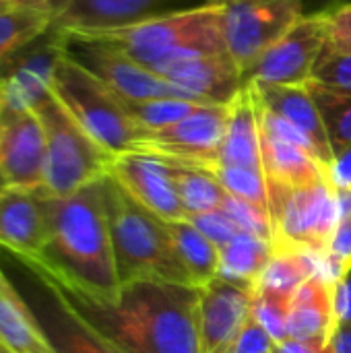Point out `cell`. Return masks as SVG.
I'll return each mask as SVG.
<instances>
[{"label": "cell", "mask_w": 351, "mask_h": 353, "mask_svg": "<svg viewBox=\"0 0 351 353\" xmlns=\"http://www.w3.org/2000/svg\"><path fill=\"white\" fill-rule=\"evenodd\" d=\"M54 281L68 304L124 352L201 353V288L166 281H132L120 285L114 300H95L66 288L56 277Z\"/></svg>", "instance_id": "6da1fadb"}, {"label": "cell", "mask_w": 351, "mask_h": 353, "mask_svg": "<svg viewBox=\"0 0 351 353\" xmlns=\"http://www.w3.org/2000/svg\"><path fill=\"white\" fill-rule=\"evenodd\" d=\"M103 178L66 196L46 192V232L33 261L79 294L114 300L120 281L108 228Z\"/></svg>", "instance_id": "7a4b0ae2"}, {"label": "cell", "mask_w": 351, "mask_h": 353, "mask_svg": "<svg viewBox=\"0 0 351 353\" xmlns=\"http://www.w3.org/2000/svg\"><path fill=\"white\" fill-rule=\"evenodd\" d=\"M103 194L120 285L166 281L197 288L166 230V221L139 205L110 174L103 178Z\"/></svg>", "instance_id": "3957f363"}, {"label": "cell", "mask_w": 351, "mask_h": 353, "mask_svg": "<svg viewBox=\"0 0 351 353\" xmlns=\"http://www.w3.org/2000/svg\"><path fill=\"white\" fill-rule=\"evenodd\" d=\"M72 35H89L108 41L159 77L186 60L228 52L221 33L219 0H207L122 29Z\"/></svg>", "instance_id": "277c9868"}, {"label": "cell", "mask_w": 351, "mask_h": 353, "mask_svg": "<svg viewBox=\"0 0 351 353\" xmlns=\"http://www.w3.org/2000/svg\"><path fill=\"white\" fill-rule=\"evenodd\" d=\"M0 267L17 288L54 353H128L93 329L62 296L54 277L31 256L0 246Z\"/></svg>", "instance_id": "5b68a950"}, {"label": "cell", "mask_w": 351, "mask_h": 353, "mask_svg": "<svg viewBox=\"0 0 351 353\" xmlns=\"http://www.w3.org/2000/svg\"><path fill=\"white\" fill-rule=\"evenodd\" d=\"M52 95L112 155L134 151L145 137L122 99L66 54L56 66Z\"/></svg>", "instance_id": "8992f818"}, {"label": "cell", "mask_w": 351, "mask_h": 353, "mask_svg": "<svg viewBox=\"0 0 351 353\" xmlns=\"http://www.w3.org/2000/svg\"><path fill=\"white\" fill-rule=\"evenodd\" d=\"M46 134L43 190L52 196L72 194L110 174L112 155L50 93L35 105Z\"/></svg>", "instance_id": "52a82bcc"}, {"label": "cell", "mask_w": 351, "mask_h": 353, "mask_svg": "<svg viewBox=\"0 0 351 353\" xmlns=\"http://www.w3.org/2000/svg\"><path fill=\"white\" fill-rule=\"evenodd\" d=\"M275 244L308 250L323 259L339 223L335 184L321 180L304 188L267 184Z\"/></svg>", "instance_id": "ba28073f"}, {"label": "cell", "mask_w": 351, "mask_h": 353, "mask_svg": "<svg viewBox=\"0 0 351 353\" xmlns=\"http://www.w3.org/2000/svg\"><path fill=\"white\" fill-rule=\"evenodd\" d=\"M304 0H219L228 54L246 70L302 17Z\"/></svg>", "instance_id": "9c48e42d"}, {"label": "cell", "mask_w": 351, "mask_h": 353, "mask_svg": "<svg viewBox=\"0 0 351 353\" xmlns=\"http://www.w3.org/2000/svg\"><path fill=\"white\" fill-rule=\"evenodd\" d=\"M230 105H199L180 122L147 132L134 151L172 165L205 168L215 161L225 139Z\"/></svg>", "instance_id": "30bf717a"}, {"label": "cell", "mask_w": 351, "mask_h": 353, "mask_svg": "<svg viewBox=\"0 0 351 353\" xmlns=\"http://www.w3.org/2000/svg\"><path fill=\"white\" fill-rule=\"evenodd\" d=\"M64 54L124 99L182 97L166 79L151 72L116 46L97 37L66 35Z\"/></svg>", "instance_id": "8fae6325"}, {"label": "cell", "mask_w": 351, "mask_h": 353, "mask_svg": "<svg viewBox=\"0 0 351 353\" xmlns=\"http://www.w3.org/2000/svg\"><path fill=\"white\" fill-rule=\"evenodd\" d=\"M327 41L329 23L325 10L304 14L285 35L257 58L244 79L271 85H306Z\"/></svg>", "instance_id": "7c38bea8"}, {"label": "cell", "mask_w": 351, "mask_h": 353, "mask_svg": "<svg viewBox=\"0 0 351 353\" xmlns=\"http://www.w3.org/2000/svg\"><path fill=\"white\" fill-rule=\"evenodd\" d=\"M46 134L29 108L0 103V178L6 188L43 190Z\"/></svg>", "instance_id": "4fadbf2b"}, {"label": "cell", "mask_w": 351, "mask_h": 353, "mask_svg": "<svg viewBox=\"0 0 351 353\" xmlns=\"http://www.w3.org/2000/svg\"><path fill=\"white\" fill-rule=\"evenodd\" d=\"M66 33L50 29L0 66V103L35 110L52 93V79L64 56Z\"/></svg>", "instance_id": "5bb4252c"}, {"label": "cell", "mask_w": 351, "mask_h": 353, "mask_svg": "<svg viewBox=\"0 0 351 353\" xmlns=\"http://www.w3.org/2000/svg\"><path fill=\"white\" fill-rule=\"evenodd\" d=\"M203 2L205 0H48L54 14V29L66 35L122 29Z\"/></svg>", "instance_id": "9a60e30c"}, {"label": "cell", "mask_w": 351, "mask_h": 353, "mask_svg": "<svg viewBox=\"0 0 351 353\" xmlns=\"http://www.w3.org/2000/svg\"><path fill=\"white\" fill-rule=\"evenodd\" d=\"M257 288L215 277L201 288L199 352L234 353L236 341L252 316Z\"/></svg>", "instance_id": "2e32d148"}, {"label": "cell", "mask_w": 351, "mask_h": 353, "mask_svg": "<svg viewBox=\"0 0 351 353\" xmlns=\"http://www.w3.org/2000/svg\"><path fill=\"white\" fill-rule=\"evenodd\" d=\"M110 176L145 209L163 221H182L186 213L180 205L172 165L139 151L116 155Z\"/></svg>", "instance_id": "e0dca14e"}, {"label": "cell", "mask_w": 351, "mask_h": 353, "mask_svg": "<svg viewBox=\"0 0 351 353\" xmlns=\"http://www.w3.org/2000/svg\"><path fill=\"white\" fill-rule=\"evenodd\" d=\"M184 99L201 105H230L244 89L242 68L228 52L199 56L161 74Z\"/></svg>", "instance_id": "ac0fdd59"}, {"label": "cell", "mask_w": 351, "mask_h": 353, "mask_svg": "<svg viewBox=\"0 0 351 353\" xmlns=\"http://www.w3.org/2000/svg\"><path fill=\"white\" fill-rule=\"evenodd\" d=\"M246 83H250L259 101L267 110L277 114L281 120H285L290 126H294L300 134L308 139L319 161L333 178L335 155L327 137L325 122L321 118V112L308 87L306 85H271V83H252V81H246Z\"/></svg>", "instance_id": "d6986e66"}, {"label": "cell", "mask_w": 351, "mask_h": 353, "mask_svg": "<svg viewBox=\"0 0 351 353\" xmlns=\"http://www.w3.org/2000/svg\"><path fill=\"white\" fill-rule=\"evenodd\" d=\"M335 331V283L319 271L292 298L290 339L327 347L333 343Z\"/></svg>", "instance_id": "ffe728a7"}, {"label": "cell", "mask_w": 351, "mask_h": 353, "mask_svg": "<svg viewBox=\"0 0 351 353\" xmlns=\"http://www.w3.org/2000/svg\"><path fill=\"white\" fill-rule=\"evenodd\" d=\"M46 232V190H0V246L35 259Z\"/></svg>", "instance_id": "44dd1931"}, {"label": "cell", "mask_w": 351, "mask_h": 353, "mask_svg": "<svg viewBox=\"0 0 351 353\" xmlns=\"http://www.w3.org/2000/svg\"><path fill=\"white\" fill-rule=\"evenodd\" d=\"M209 165H234V168H248V170L263 172L259 112H257V99L252 87L248 83L238 93V97L230 103L225 139L219 147L215 161Z\"/></svg>", "instance_id": "7402d4cb"}, {"label": "cell", "mask_w": 351, "mask_h": 353, "mask_svg": "<svg viewBox=\"0 0 351 353\" xmlns=\"http://www.w3.org/2000/svg\"><path fill=\"white\" fill-rule=\"evenodd\" d=\"M52 27L48 0H0V66Z\"/></svg>", "instance_id": "603a6c76"}, {"label": "cell", "mask_w": 351, "mask_h": 353, "mask_svg": "<svg viewBox=\"0 0 351 353\" xmlns=\"http://www.w3.org/2000/svg\"><path fill=\"white\" fill-rule=\"evenodd\" d=\"M0 345L8 353H54L33 312L0 267Z\"/></svg>", "instance_id": "cb8c5ba5"}, {"label": "cell", "mask_w": 351, "mask_h": 353, "mask_svg": "<svg viewBox=\"0 0 351 353\" xmlns=\"http://www.w3.org/2000/svg\"><path fill=\"white\" fill-rule=\"evenodd\" d=\"M273 252L275 242L240 232L219 250V277L257 288Z\"/></svg>", "instance_id": "d4e9b609"}, {"label": "cell", "mask_w": 351, "mask_h": 353, "mask_svg": "<svg viewBox=\"0 0 351 353\" xmlns=\"http://www.w3.org/2000/svg\"><path fill=\"white\" fill-rule=\"evenodd\" d=\"M321 271V259L308 250L275 244V252L257 285V292H273L288 298Z\"/></svg>", "instance_id": "484cf974"}, {"label": "cell", "mask_w": 351, "mask_h": 353, "mask_svg": "<svg viewBox=\"0 0 351 353\" xmlns=\"http://www.w3.org/2000/svg\"><path fill=\"white\" fill-rule=\"evenodd\" d=\"M166 230L197 288L219 277V248L188 219L166 221Z\"/></svg>", "instance_id": "4316f807"}, {"label": "cell", "mask_w": 351, "mask_h": 353, "mask_svg": "<svg viewBox=\"0 0 351 353\" xmlns=\"http://www.w3.org/2000/svg\"><path fill=\"white\" fill-rule=\"evenodd\" d=\"M306 87L321 112L337 161L339 157L351 153V91L329 89L312 81H308Z\"/></svg>", "instance_id": "83f0119b"}, {"label": "cell", "mask_w": 351, "mask_h": 353, "mask_svg": "<svg viewBox=\"0 0 351 353\" xmlns=\"http://www.w3.org/2000/svg\"><path fill=\"white\" fill-rule=\"evenodd\" d=\"M172 174L186 219L217 211L221 207L228 192L209 172L188 165H172Z\"/></svg>", "instance_id": "f1b7e54d"}, {"label": "cell", "mask_w": 351, "mask_h": 353, "mask_svg": "<svg viewBox=\"0 0 351 353\" xmlns=\"http://www.w3.org/2000/svg\"><path fill=\"white\" fill-rule=\"evenodd\" d=\"M120 97V95H118ZM132 122L147 134L168 128L186 118L201 103L182 97H149V99H124L120 97Z\"/></svg>", "instance_id": "f546056e"}, {"label": "cell", "mask_w": 351, "mask_h": 353, "mask_svg": "<svg viewBox=\"0 0 351 353\" xmlns=\"http://www.w3.org/2000/svg\"><path fill=\"white\" fill-rule=\"evenodd\" d=\"M199 170L209 172L228 194L254 205L257 209L265 211L271 217L269 196H267V180H265L263 172L248 170V168H234V165H207V168H199Z\"/></svg>", "instance_id": "4dcf8cb0"}, {"label": "cell", "mask_w": 351, "mask_h": 353, "mask_svg": "<svg viewBox=\"0 0 351 353\" xmlns=\"http://www.w3.org/2000/svg\"><path fill=\"white\" fill-rule=\"evenodd\" d=\"M290 312H292V298L273 294V292H257L254 294L252 319L277 343H283L290 339Z\"/></svg>", "instance_id": "1f68e13d"}, {"label": "cell", "mask_w": 351, "mask_h": 353, "mask_svg": "<svg viewBox=\"0 0 351 353\" xmlns=\"http://www.w3.org/2000/svg\"><path fill=\"white\" fill-rule=\"evenodd\" d=\"M310 81L329 89L351 91V52L337 50L327 43L314 64Z\"/></svg>", "instance_id": "d6a6232c"}, {"label": "cell", "mask_w": 351, "mask_h": 353, "mask_svg": "<svg viewBox=\"0 0 351 353\" xmlns=\"http://www.w3.org/2000/svg\"><path fill=\"white\" fill-rule=\"evenodd\" d=\"M348 271H351V215H341L321 259V273L335 283Z\"/></svg>", "instance_id": "836d02e7"}, {"label": "cell", "mask_w": 351, "mask_h": 353, "mask_svg": "<svg viewBox=\"0 0 351 353\" xmlns=\"http://www.w3.org/2000/svg\"><path fill=\"white\" fill-rule=\"evenodd\" d=\"M219 209L223 213H228L236 221L240 232L275 242V230H273L271 217L265 211L257 209L254 205H250L246 201H240V199H236L232 194H225V199H223Z\"/></svg>", "instance_id": "e575fe53"}, {"label": "cell", "mask_w": 351, "mask_h": 353, "mask_svg": "<svg viewBox=\"0 0 351 353\" xmlns=\"http://www.w3.org/2000/svg\"><path fill=\"white\" fill-rule=\"evenodd\" d=\"M188 221L192 225H197L219 250L240 234V228L236 225V221L228 213H223L221 209L211 211V213H203V215L188 217Z\"/></svg>", "instance_id": "d590c367"}, {"label": "cell", "mask_w": 351, "mask_h": 353, "mask_svg": "<svg viewBox=\"0 0 351 353\" xmlns=\"http://www.w3.org/2000/svg\"><path fill=\"white\" fill-rule=\"evenodd\" d=\"M329 23V46L351 52V0L323 8Z\"/></svg>", "instance_id": "8d00e7d4"}, {"label": "cell", "mask_w": 351, "mask_h": 353, "mask_svg": "<svg viewBox=\"0 0 351 353\" xmlns=\"http://www.w3.org/2000/svg\"><path fill=\"white\" fill-rule=\"evenodd\" d=\"M277 352V341L250 316L246 327L242 329L234 353H275Z\"/></svg>", "instance_id": "74e56055"}, {"label": "cell", "mask_w": 351, "mask_h": 353, "mask_svg": "<svg viewBox=\"0 0 351 353\" xmlns=\"http://www.w3.org/2000/svg\"><path fill=\"white\" fill-rule=\"evenodd\" d=\"M335 319L337 325H351V271L335 281Z\"/></svg>", "instance_id": "f35d334b"}, {"label": "cell", "mask_w": 351, "mask_h": 353, "mask_svg": "<svg viewBox=\"0 0 351 353\" xmlns=\"http://www.w3.org/2000/svg\"><path fill=\"white\" fill-rule=\"evenodd\" d=\"M277 353H335L333 352V343L327 347H317V345H306V343H298V341H283L277 343Z\"/></svg>", "instance_id": "ab89813d"}, {"label": "cell", "mask_w": 351, "mask_h": 353, "mask_svg": "<svg viewBox=\"0 0 351 353\" xmlns=\"http://www.w3.org/2000/svg\"><path fill=\"white\" fill-rule=\"evenodd\" d=\"M333 352L351 353V325H337L333 337Z\"/></svg>", "instance_id": "60d3db41"}, {"label": "cell", "mask_w": 351, "mask_h": 353, "mask_svg": "<svg viewBox=\"0 0 351 353\" xmlns=\"http://www.w3.org/2000/svg\"><path fill=\"white\" fill-rule=\"evenodd\" d=\"M343 2H350V0H325V8L327 6H335V4H343Z\"/></svg>", "instance_id": "b9f144b4"}, {"label": "cell", "mask_w": 351, "mask_h": 353, "mask_svg": "<svg viewBox=\"0 0 351 353\" xmlns=\"http://www.w3.org/2000/svg\"><path fill=\"white\" fill-rule=\"evenodd\" d=\"M0 190H6V186H4V182H2V178H0Z\"/></svg>", "instance_id": "7bdbcfd3"}, {"label": "cell", "mask_w": 351, "mask_h": 353, "mask_svg": "<svg viewBox=\"0 0 351 353\" xmlns=\"http://www.w3.org/2000/svg\"><path fill=\"white\" fill-rule=\"evenodd\" d=\"M0 353H8V352H6V350H4V347L0 345Z\"/></svg>", "instance_id": "ee69618b"}, {"label": "cell", "mask_w": 351, "mask_h": 353, "mask_svg": "<svg viewBox=\"0 0 351 353\" xmlns=\"http://www.w3.org/2000/svg\"><path fill=\"white\" fill-rule=\"evenodd\" d=\"M205 2H207V0H205Z\"/></svg>", "instance_id": "f6af8a7d"}, {"label": "cell", "mask_w": 351, "mask_h": 353, "mask_svg": "<svg viewBox=\"0 0 351 353\" xmlns=\"http://www.w3.org/2000/svg\"><path fill=\"white\" fill-rule=\"evenodd\" d=\"M275 353H277V352H275Z\"/></svg>", "instance_id": "bcb514c9"}]
</instances>
